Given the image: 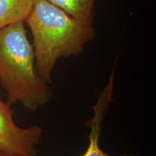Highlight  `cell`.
Listing matches in <instances>:
<instances>
[{"label": "cell", "mask_w": 156, "mask_h": 156, "mask_svg": "<svg viewBox=\"0 0 156 156\" xmlns=\"http://www.w3.org/2000/svg\"><path fill=\"white\" fill-rule=\"evenodd\" d=\"M115 68L114 67L107 85L101 91L97 102L93 106V116L87 122V126L90 129L89 133V145L87 151L83 156H110L104 153L99 145V140L102 131V126L105 116L108 112L110 103L113 101Z\"/></svg>", "instance_id": "277c9868"}, {"label": "cell", "mask_w": 156, "mask_h": 156, "mask_svg": "<svg viewBox=\"0 0 156 156\" xmlns=\"http://www.w3.org/2000/svg\"><path fill=\"white\" fill-rule=\"evenodd\" d=\"M25 23L34 40L36 71L47 83L58 60L80 55L96 34L93 23L72 17L47 0H33Z\"/></svg>", "instance_id": "6da1fadb"}, {"label": "cell", "mask_w": 156, "mask_h": 156, "mask_svg": "<svg viewBox=\"0 0 156 156\" xmlns=\"http://www.w3.org/2000/svg\"><path fill=\"white\" fill-rule=\"evenodd\" d=\"M0 156H18L16 155H13V154H9L7 153H4V152H0Z\"/></svg>", "instance_id": "52a82bcc"}, {"label": "cell", "mask_w": 156, "mask_h": 156, "mask_svg": "<svg viewBox=\"0 0 156 156\" xmlns=\"http://www.w3.org/2000/svg\"><path fill=\"white\" fill-rule=\"evenodd\" d=\"M52 5L85 22L93 23L96 0H47Z\"/></svg>", "instance_id": "8992f818"}, {"label": "cell", "mask_w": 156, "mask_h": 156, "mask_svg": "<svg viewBox=\"0 0 156 156\" xmlns=\"http://www.w3.org/2000/svg\"><path fill=\"white\" fill-rule=\"evenodd\" d=\"M11 105L0 99V152L18 156H36L43 129L38 125L21 128L13 119Z\"/></svg>", "instance_id": "3957f363"}, {"label": "cell", "mask_w": 156, "mask_h": 156, "mask_svg": "<svg viewBox=\"0 0 156 156\" xmlns=\"http://www.w3.org/2000/svg\"><path fill=\"white\" fill-rule=\"evenodd\" d=\"M0 83L9 105L35 111L51 100L53 91L36 69L35 53L25 22L0 29Z\"/></svg>", "instance_id": "7a4b0ae2"}, {"label": "cell", "mask_w": 156, "mask_h": 156, "mask_svg": "<svg viewBox=\"0 0 156 156\" xmlns=\"http://www.w3.org/2000/svg\"><path fill=\"white\" fill-rule=\"evenodd\" d=\"M33 7V0H0V29L25 22Z\"/></svg>", "instance_id": "5b68a950"}, {"label": "cell", "mask_w": 156, "mask_h": 156, "mask_svg": "<svg viewBox=\"0 0 156 156\" xmlns=\"http://www.w3.org/2000/svg\"><path fill=\"white\" fill-rule=\"evenodd\" d=\"M122 156H137V155H124Z\"/></svg>", "instance_id": "ba28073f"}]
</instances>
